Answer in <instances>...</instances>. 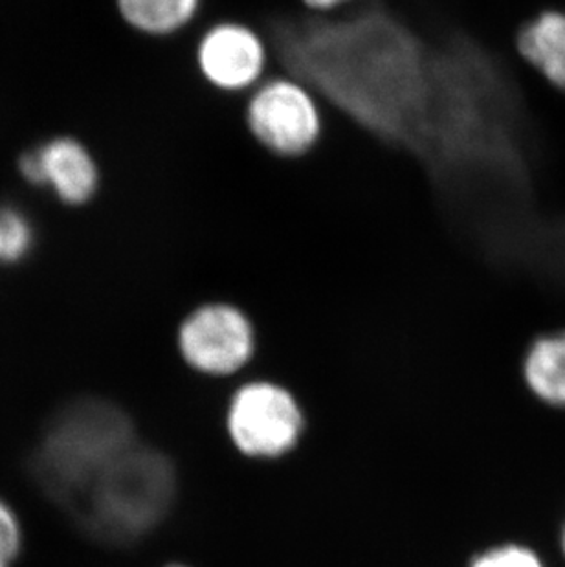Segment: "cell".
Returning a JSON list of instances; mask_svg holds the SVG:
<instances>
[{"mask_svg": "<svg viewBox=\"0 0 565 567\" xmlns=\"http://www.w3.org/2000/svg\"><path fill=\"white\" fill-rule=\"evenodd\" d=\"M134 443L133 423L122 408L91 396L70 402L44 429L33 452V477L50 498L72 508Z\"/></svg>", "mask_w": 565, "mask_h": 567, "instance_id": "cell-1", "label": "cell"}, {"mask_svg": "<svg viewBox=\"0 0 565 567\" xmlns=\"http://www.w3.org/2000/svg\"><path fill=\"white\" fill-rule=\"evenodd\" d=\"M175 494V466L167 455L134 443L70 511L92 538L123 546L155 529L170 513Z\"/></svg>", "mask_w": 565, "mask_h": 567, "instance_id": "cell-2", "label": "cell"}, {"mask_svg": "<svg viewBox=\"0 0 565 567\" xmlns=\"http://www.w3.org/2000/svg\"><path fill=\"white\" fill-rule=\"evenodd\" d=\"M245 120L263 150L282 161H298L320 144L326 107L305 81L273 72L246 96Z\"/></svg>", "mask_w": 565, "mask_h": 567, "instance_id": "cell-3", "label": "cell"}, {"mask_svg": "<svg viewBox=\"0 0 565 567\" xmlns=\"http://www.w3.org/2000/svg\"><path fill=\"white\" fill-rule=\"evenodd\" d=\"M259 332L250 312L232 301L198 303L176 327V351L201 375L228 377L256 357Z\"/></svg>", "mask_w": 565, "mask_h": 567, "instance_id": "cell-4", "label": "cell"}, {"mask_svg": "<svg viewBox=\"0 0 565 567\" xmlns=\"http://www.w3.org/2000/svg\"><path fill=\"white\" fill-rule=\"evenodd\" d=\"M305 419L290 391L274 382H250L235 391L226 415L229 440L240 454L274 460L296 449Z\"/></svg>", "mask_w": 565, "mask_h": 567, "instance_id": "cell-5", "label": "cell"}, {"mask_svg": "<svg viewBox=\"0 0 565 567\" xmlns=\"http://www.w3.org/2000/svg\"><path fill=\"white\" fill-rule=\"evenodd\" d=\"M195 64L206 85L226 96H248L273 70L268 41L248 22L215 21L195 44Z\"/></svg>", "mask_w": 565, "mask_h": 567, "instance_id": "cell-6", "label": "cell"}, {"mask_svg": "<svg viewBox=\"0 0 565 567\" xmlns=\"http://www.w3.org/2000/svg\"><path fill=\"white\" fill-rule=\"evenodd\" d=\"M22 175L35 184H49L63 203L86 206L102 189L103 173L89 145L72 136H59L22 156Z\"/></svg>", "mask_w": 565, "mask_h": 567, "instance_id": "cell-7", "label": "cell"}, {"mask_svg": "<svg viewBox=\"0 0 565 567\" xmlns=\"http://www.w3.org/2000/svg\"><path fill=\"white\" fill-rule=\"evenodd\" d=\"M516 50L540 78L565 92V10H544L523 22Z\"/></svg>", "mask_w": 565, "mask_h": 567, "instance_id": "cell-8", "label": "cell"}, {"mask_svg": "<svg viewBox=\"0 0 565 567\" xmlns=\"http://www.w3.org/2000/svg\"><path fill=\"white\" fill-rule=\"evenodd\" d=\"M114 6L123 24L134 33L164 41L197 24L204 0H114Z\"/></svg>", "mask_w": 565, "mask_h": 567, "instance_id": "cell-9", "label": "cell"}, {"mask_svg": "<svg viewBox=\"0 0 565 567\" xmlns=\"http://www.w3.org/2000/svg\"><path fill=\"white\" fill-rule=\"evenodd\" d=\"M523 379L540 401L565 408V331L536 338L523 360Z\"/></svg>", "mask_w": 565, "mask_h": 567, "instance_id": "cell-10", "label": "cell"}, {"mask_svg": "<svg viewBox=\"0 0 565 567\" xmlns=\"http://www.w3.org/2000/svg\"><path fill=\"white\" fill-rule=\"evenodd\" d=\"M32 245V228L19 212L0 208V262L21 259Z\"/></svg>", "mask_w": 565, "mask_h": 567, "instance_id": "cell-11", "label": "cell"}, {"mask_svg": "<svg viewBox=\"0 0 565 567\" xmlns=\"http://www.w3.org/2000/svg\"><path fill=\"white\" fill-rule=\"evenodd\" d=\"M470 567H545L538 555L528 547L508 546L494 547L474 558Z\"/></svg>", "mask_w": 565, "mask_h": 567, "instance_id": "cell-12", "label": "cell"}, {"mask_svg": "<svg viewBox=\"0 0 565 567\" xmlns=\"http://www.w3.org/2000/svg\"><path fill=\"white\" fill-rule=\"evenodd\" d=\"M21 547V529L17 518L6 504L0 502V563L10 566Z\"/></svg>", "mask_w": 565, "mask_h": 567, "instance_id": "cell-13", "label": "cell"}, {"mask_svg": "<svg viewBox=\"0 0 565 567\" xmlns=\"http://www.w3.org/2000/svg\"><path fill=\"white\" fill-rule=\"evenodd\" d=\"M299 2L312 16H332L355 4L357 0H299Z\"/></svg>", "mask_w": 565, "mask_h": 567, "instance_id": "cell-14", "label": "cell"}, {"mask_svg": "<svg viewBox=\"0 0 565 567\" xmlns=\"http://www.w3.org/2000/svg\"><path fill=\"white\" fill-rule=\"evenodd\" d=\"M562 551H564V555H565V527H564V533H562Z\"/></svg>", "mask_w": 565, "mask_h": 567, "instance_id": "cell-15", "label": "cell"}, {"mask_svg": "<svg viewBox=\"0 0 565 567\" xmlns=\"http://www.w3.org/2000/svg\"><path fill=\"white\" fill-rule=\"evenodd\" d=\"M164 567H186V566H182V564H170V566H164Z\"/></svg>", "mask_w": 565, "mask_h": 567, "instance_id": "cell-16", "label": "cell"}, {"mask_svg": "<svg viewBox=\"0 0 565 567\" xmlns=\"http://www.w3.org/2000/svg\"><path fill=\"white\" fill-rule=\"evenodd\" d=\"M0 567H10V566H8V564L0 563Z\"/></svg>", "mask_w": 565, "mask_h": 567, "instance_id": "cell-17", "label": "cell"}]
</instances>
